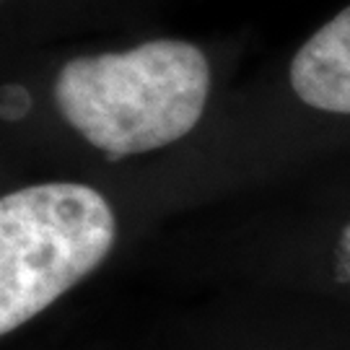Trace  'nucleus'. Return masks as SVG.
<instances>
[{"label": "nucleus", "instance_id": "obj_1", "mask_svg": "<svg viewBox=\"0 0 350 350\" xmlns=\"http://www.w3.org/2000/svg\"><path fill=\"white\" fill-rule=\"evenodd\" d=\"M211 65L200 47L153 39L125 52L75 57L55 75L63 120L109 159L148 153L200 122Z\"/></svg>", "mask_w": 350, "mask_h": 350}, {"label": "nucleus", "instance_id": "obj_2", "mask_svg": "<svg viewBox=\"0 0 350 350\" xmlns=\"http://www.w3.org/2000/svg\"><path fill=\"white\" fill-rule=\"evenodd\" d=\"M117 239L107 198L47 182L0 198V338L34 319L99 267Z\"/></svg>", "mask_w": 350, "mask_h": 350}, {"label": "nucleus", "instance_id": "obj_3", "mask_svg": "<svg viewBox=\"0 0 350 350\" xmlns=\"http://www.w3.org/2000/svg\"><path fill=\"white\" fill-rule=\"evenodd\" d=\"M291 86L306 107L350 114V5L301 44Z\"/></svg>", "mask_w": 350, "mask_h": 350}, {"label": "nucleus", "instance_id": "obj_4", "mask_svg": "<svg viewBox=\"0 0 350 350\" xmlns=\"http://www.w3.org/2000/svg\"><path fill=\"white\" fill-rule=\"evenodd\" d=\"M345 241H348V257H350V228H348V237H345Z\"/></svg>", "mask_w": 350, "mask_h": 350}]
</instances>
